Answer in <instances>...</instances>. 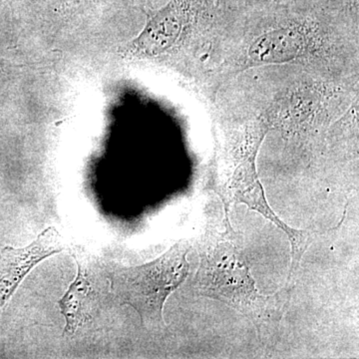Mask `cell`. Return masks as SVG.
<instances>
[{"label": "cell", "instance_id": "cell-4", "mask_svg": "<svg viewBox=\"0 0 359 359\" xmlns=\"http://www.w3.org/2000/svg\"><path fill=\"white\" fill-rule=\"evenodd\" d=\"M216 16L215 0H170L149 20L136 49L144 55H161Z\"/></svg>", "mask_w": 359, "mask_h": 359}, {"label": "cell", "instance_id": "cell-5", "mask_svg": "<svg viewBox=\"0 0 359 359\" xmlns=\"http://www.w3.org/2000/svg\"><path fill=\"white\" fill-rule=\"evenodd\" d=\"M330 98L325 85L302 82L283 93L266 118L287 133H308L325 119Z\"/></svg>", "mask_w": 359, "mask_h": 359}, {"label": "cell", "instance_id": "cell-11", "mask_svg": "<svg viewBox=\"0 0 359 359\" xmlns=\"http://www.w3.org/2000/svg\"><path fill=\"white\" fill-rule=\"evenodd\" d=\"M271 2H278V4H283V2L294 1V0H269Z\"/></svg>", "mask_w": 359, "mask_h": 359}, {"label": "cell", "instance_id": "cell-1", "mask_svg": "<svg viewBox=\"0 0 359 359\" xmlns=\"http://www.w3.org/2000/svg\"><path fill=\"white\" fill-rule=\"evenodd\" d=\"M224 230L208 229L197 241L200 264L191 283L197 297L216 299L244 314L256 327L259 337L278 330L290 297L292 287L273 294L257 289L245 256L244 237L224 218Z\"/></svg>", "mask_w": 359, "mask_h": 359}, {"label": "cell", "instance_id": "cell-8", "mask_svg": "<svg viewBox=\"0 0 359 359\" xmlns=\"http://www.w3.org/2000/svg\"><path fill=\"white\" fill-rule=\"evenodd\" d=\"M269 0H215L217 15L245 13L269 2Z\"/></svg>", "mask_w": 359, "mask_h": 359}, {"label": "cell", "instance_id": "cell-2", "mask_svg": "<svg viewBox=\"0 0 359 359\" xmlns=\"http://www.w3.org/2000/svg\"><path fill=\"white\" fill-rule=\"evenodd\" d=\"M269 128L271 125L266 118L259 117L230 132L219 151L209 189L221 198L226 215L224 218H230L233 205L244 204L285 231L292 245V264L287 285H292L302 257L309 248L318 238L332 235L337 229L325 233L295 230L269 207L256 164L257 153Z\"/></svg>", "mask_w": 359, "mask_h": 359}, {"label": "cell", "instance_id": "cell-12", "mask_svg": "<svg viewBox=\"0 0 359 359\" xmlns=\"http://www.w3.org/2000/svg\"><path fill=\"white\" fill-rule=\"evenodd\" d=\"M7 1H8L9 4H18V2L25 1V0H7Z\"/></svg>", "mask_w": 359, "mask_h": 359}, {"label": "cell", "instance_id": "cell-10", "mask_svg": "<svg viewBox=\"0 0 359 359\" xmlns=\"http://www.w3.org/2000/svg\"><path fill=\"white\" fill-rule=\"evenodd\" d=\"M346 6L347 8H348L349 13L353 14V16H355V18H358L359 0H346Z\"/></svg>", "mask_w": 359, "mask_h": 359}, {"label": "cell", "instance_id": "cell-6", "mask_svg": "<svg viewBox=\"0 0 359 359\" xmlns=\"http://www.w3.org/2000/svg\"><path fill=\"white\" fill-rule=\"evenodd\" d=\"M65 248L62 237L53 226L46 229L26 248H4L0 252V311L37 264L62 252Z\"/></svg>", "mask_w": 359, "mask_h": 359}, {"label": "cell", "instance_id": "cell-7", "mask_svg": "<svg viewBox=\"0 0 359 359\" xmlns=\"http://www.w3.org/2000/svg\"><path fill=\"white\" fill-rule=\"evenodd\" d=\"M78 275L58 304L65 316V334H73L77 328L89 323L98 311V295L77 259Z\"/></svg>", "mask_w": 359, "mask_h": 359}, {"label": "cell", "instance_id": "cell-9", "mask_svg": "<svg viewBox=\"0 0 359 359\" xmlns=\"http://www.w3.org/2000/svg\"><path fill=\"white\" fill-rule=\"evenodd\" d=\"M91 0H57V8L62 13H74Z\"/></svg>", "mask_w": 359, "mask_h": 359}, {"label": "cell", "instance_id": "cell-3", "mask_svg": "<svg viewBox=\"0 0 359 359\" xmlns=\"http://www.w3.org/2000/svg\"><path fill=\"white\" fill-rule=\"evenodd\" d=\"M191 250L189 241H180L151 263L117 268L111 273V290L116 299L132 306L147 330L166 327L163 316L165 302L188 278L190 264L187 257Z\"/></svg>", "mask_w": 359, "mask_h": 359}]
</instances>
